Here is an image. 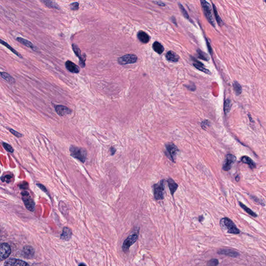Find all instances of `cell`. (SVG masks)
Instances as JSON below:
<instances>
[{
  "instance_id": "cell-40",
  "label": "cell",
  "mask_w": 266,
  "mask_h": 266,
  "mask_svg": "<svg viewBox=\"0 0 266 266\" xmlns=\"http://www.w3.org/2000/svg\"><path fill=\"white\" fill-rule=\"evenodd\" d=\"M37 185L38 186V187L40 188L43 191H44V192H47V190L45 188L44 186H43L42 185H40V184H38V185Z\"/></svg>"
},
{
  "instance_id": "cell-19",
  "label": "cell",
  "mask_w": 266,
  "mask_h": 266,
  "mask_svg": "<svg viewBox=\"0 0 266 266\" xmlns=\"http://www.w3.org/2000/svg\"><path fill=\"white\" fill-rule=\"evenodd\" d=\"M166 59L168 61L173 62H176L179 60V56L176 53L172 51H168L166 54Z\"/></svg>"
},
{
  "instance_id": "cell-18",
  "label": "cell",
  "mask_w": 266,
  "mask_h": 266,
  "mask_svg": "<svg viewBox=\"0 0 266 266\" xmlns=\"http://www.w3.org/2000/svg\"><path fill=\"white\" fill-rule=\"evenodd\" d=\"M194 66L196 67V68L198 69V70L202 71L203 72L207 74H209V75L211 74L210 71L205 67L204 65L202 62H199L198 60L195 59H194Z\"/></svg>"
},
{
  "instance_id": "cell-44",
  "label": "cell",
  "mask_w": 266,
  "mask_h": 266,
  "mask_svg": "<svg viewBox=\"0 0 266 266\" xmlns=\"http://www.w3.org/2000/svg\"><path fill=\"white\" fill-rule=\"evenodd\" d=\"M203 218H203V216H200V217H199V221H202Z\"/></svg>"
},
{
  "instance_id": "cell-7",
  "label": "cell",
  "mask_w": 266,
  "mask_h": 266,
  "mask_svg": "<svg viewBox=\"0 0 266 266\" xmlns=\"http://www.w3.org/2000/svg\"><path fill=\"white\" fill-rule=\"evenodd\" d=\"M22 199L26 208L29 211L33 212L35 209V204L30 194L28 192L24 191L22 192Z\"/></svg>"
},
{
  "instance_id": "cell-10",
  "label": "cell",
  "mask_w": 266,
  "mask_h": 266,
  "mask_svg": "<svg viewBox=\"0 0 266 266\" xmlns=\"http://www.w3.org/2000/svg\"><path fill=\"white\" fill-rule=\"evenodd\" d=\"M236 161V157L231 154H229L226 157V160L224 162L223 169L225 171H228L232 167V165L234 164Z\"/></svg>"
},
{
  "instance_id": "cell-36",
  "label": "cell",
  "mask_w": 266,
  "mask_h": 266,
  "mask_svg": "<svg viewBox=\"0 0 266 266\" xmlns=\"http://www.w3.org/2000/svg\"><path fill=\"white\" fill-rule=\"evenodd\" d=\"M79 7V3L77 2L73 3L70 5V7L71 9L73 10V11L78 9Z\"/></svg>"
},
{
  "instance_id": "cell-39",
  "label": "cell",
  "mask_w": 266,
  "mask_h": 266,
  "mask_svg": "<svg viewBox=\"0 0 266 266\" xmlns=\"http://www.w3.org/2000/svg\"><path fill=\"white\" fill-rule=\"evenodd\" d=\"M110 151L111 155L113 156L115 154V152H116V149L114 147H111L110 149Z\"/></svg>"
},
{
  "instance_id": "cell-43",
  "label": "cell",
  "mask_w": 266,
  "mask_h": 266,
  "mask_svg": "<svg viewBox=\"0 0 266 266\" xmlns=\"http://www.w3.org/2000/svg\"><path fill=\"white\" fill-rule=\"evenodd\" d=\"M172 20H173L172 21L173 22V23H174V24H175V25H176L177 26L176 21V19H175V18H174V17H172Z\"/></svg>"
},
{
  "instance_id": "cell-13",
  "label": "cell",
  "mask_w": 266,
  "mask_h": 266,
  "mask_svg": "<svg viewBox=\"0 0 266 266\" xmlns=\"http://www.w3.org/2000/svg\"><path fill=\"white\" fill-rule=\"evenodd\" d=\"M218 254L219 255H224L234 258L238 257L240 256V254L238 252L231 249H221L218 252Z\"/></svg>"
},
{
  "instance_id": "cell-2",
  "label": "cell",
  "mask_w": 266,
  "mask_h": 266,
  "mask_svg": "<svg viewBox=\"0 0 266 266\" xmlns=\"http://www.w3.org/2000/svg\"><path fill=\"white\" fill-rule=\"evenodd\" d=\"M69 150L71 157L77 159L83 163L85 162L87 158V151L86 149L75 146H71Z\"/></svg>"
},
{
  "instance_id": "cell-1",
  "label": "cell",
  "mask_w": 266,
  "mask_h": 266,
  "mask_svg": "<svg viewBox=\"0 0 266 266\" xmlns=\"http://www.w3.org/2000/svg\"><path fill=\"white\" fill-rule=\"evenodd\" d=\"M220 225L224 231L231 234H239L240 231L238 230L234 223L228 217H225L220 220Z\"/></svg>"
},
{
  "instance_id": "cell-21",
  "label": "cell",
  "mask_w": 266,
  "mask_h": 266,
  "mask_svg": "<svg viewBox=\"0 0 266 266\" xmlns=\"http://www.w3.org/2000/svg\"><path fill=\"white\" fill-rule=\"evenodd\" d=\"M241 161L243 163L247 164L249 165L250 168L251 169H254L256 167V164L255 162H254L252 159L247 157V156H243L241 159Z\"/></svg>"
},
{
  "instance_id": "cell-24",
  "label": "cell",
  "mask_w": 266,
  "mask_h": 266,
  "mask_svg": "<svg viewBox=\"0 0 266 266\" xmlns=\"http://www.w3.org/2000/svg\"><path fill=\"white\" fill-rule=\"evenodd\" d=\"M152 48H153V50L159 54H161L163 53V52L164 51L163 46L158 42H155L153 43Z\"/></svg>"
},
{
  "instance_id": "cell-11",
  "label": "cell",
  "mask_w": 266,
  "mask_h": 266,
  "mask_svg": "<svg viewBox=\"0 0 266 266\" xmlns=\"http://www.w3.org/2000/svg\"><path fill=\"white\" fill-rule=\"evenodd\" d=\"M72 49L73 51L75 52V54L76 55L77 57L79 58V60H80V66L84 68L85 66V60H86V56L85 55L82 56L81 55V51L79 49L78 45L73 44H72Z\"/></svg>"
},
{
  "instance_id": "cell-6",
  "label": "cell",
  "mask_w": 266,
  "mask_h": 266,
  "mask_svg": "<svg viewBox=\"0 0 266 266\" xmlns=\"http://www.w3.org/2000/svg\"><path fill=\"white\" fill-rule=\"evenodd\" d=\"M166 147V155L173 162L175 163L177 153L179 151L177 147L173 144H168L165 146Z\"/></svg>"
},
{
  "instance_id": "cell-34",
  "label": "cell",
  "mask_w": 266,
  "mask_h": 266,
  "mask_svg": "<svg viewBox=\"0 0 266 266\" xmlns=\"http://www.w3.org/2000/svg\"><path fill=\"white\" fill-rule=\"evenodd\" d=\"M3 147H4L5 149L7 151H8L9 152H11V153H12L14 152V149L10 145L7 144V143H3Z\"/></svg>"
},
{
  "instance_id": "cell-25",
  "label": "cell",
  "mask_w": 266,
  "mask_h": 266,
  "mask_svg": "<svg viewBox=\"0 0 266 266\" xmlns=\"http://www.w3.org/2000/svg\"><path fill=\"white\" fill-rule=\"evenodd\" d=\"M42 2L46 7L49 8L56 9H60L58 5L57 4L52 0H43Z\"/></svg>"
},
{
  "instance_id": "cell-5",
  "label": "cell",
  "mask_w": 266,
  "mask_h": 266,
  "mask_svg": "<svg viewBox=\"0 0 266 266\" xmlns=\"http://www.w3.org/2000/svg\"><path fill=\"white\" fill-rule=\"evenodd\" d=\"M154 197L156 200H161L164 199V180H161L158 183L153 186Z\"/></svg>"
},
{
  "instance_id": "cell-41",
  "label": "cell",
  "mask_w": 266,
  "mask_h": 266,
  "mask_svg": "<svg viewBox=\"0 0 266 266\" xmlns=\"http://www.w3.org/2000/svg\"><path fill=\"white\" fill-rule=\"evenodd\" d=\"M207 47L209 48V53L212 54V49H211V45L209 44V42L207 41Z\"/></svg>"
},
{
  "instance_id": "cell-15",
  "label": "cell",
  "mask_w": 266,
  "mask_h": 266,
  "mask_svg": "<svg viewBox=\"0 0 266 266\" xmlns=\"http://www.w3.org/2000/svg\"><path fill=\"white\" fill-rule=\"evenodd\" d=\"M65 66L66 69L71 73H79L80 70L79 67L77 66V65H75V63L71 62L70 60H68L66 62Z\"/></svg>"
},
{
  "instance_id": "cell-17",
  "label": "cell",
  "mask_w": 266,
  "mask_h": 266,
  "mask_svg": "<svg viewBox=\"0 0 266 266\" xmlns=\"http://www.w3.org/2000/svg\"><path fill=\"white\" fill-rule=\"evenodd\" d=\"M167 182L168 183V187L170 190V194H172V196H174V194L178 189V185L177 183H175V181L173 179L170 178L167 180Z\"/></svg>"
},
{
  "instance_id": "cell-8",
  "label": "cell",
  "mask_w": 266,
  "mask_h": 266,
  "mask_svg": "<svg viewBox=\"0 0 266 266\" xmlns=\"http://www.w3.org/2000/svg\"><path fill=\"white\" fill-rule=\"evenodd\" d=\"M137 57L133 54H128L118 58V62L122 65L134 64L137 62Z\"/></svg>"
},
{
  "instance_id": "cell-29",
  "label": "cell",
  "mask_w": 266,
  "mask_h": 266,
  "mask_svg": "<svg viewBox=\"0 0 266 266\" xmlns=\"http://www.w3.org/2000/svg\"><path fill=\"white\" fill-rule=\"evenodd\" d=\"M197 53H198V57L201 59L204 60L205 61H209V58L208 55L207 53H205V52L202 51L200 49L197 50Z\"/></svg>"
},
{
  "instance_id": "cell-35",
  "label": "cell",
  "mask_w": 266,
  "mask_h": 266,
  "mask_svg": "<svg viewBox=\"0 0 266 266\" xmlns=\"http://www.w3.org/2000/svg\"><path fill=\"white\" fill-rule=\"evenodd\" d=\"M219 264V262H218V260L217 259H212L210 260L209 262H208V263H207V265H209V266H217Z\"/></svg>"
},
{
  "instance_id": "cell-20",
  "label": "cell",
  "mask_w": 266,
  "mask_h": 266,
  "mask_svg": "<svg viewBox=\"0 0 266 266\" xmlns=\"http://www.w3.org/2000/svg\"><path fill=\"white\" fill-rule=\"evenodd\" d=\"M137 37L139 40L143 43H147L150 40V37L148 34L143 31H140L138 32Z\"/></svg>"
},
{
  "instance_id": "cell-22",
  "label": "cell",
  "mask_w": 266,
  "mask_h": 266,
  "mask_svg": "<svg viewBox=\"0 0 266 266\" xmlns=\"http://www.w3.org/2000/svg\"><path fill=\"white\" fill-rule=\"evenodd\" d=\"M22 255L25 257L29 258L32 257L34 255V251L32 247L30 246H26L24 247L23 251H22Z\"/></svg>"
},
{
  "instance_id": "cell-26",
  "label": "cell",
  "mask_w": 266,
  "mask_h": 266,
  "mask_svg": "<svg viewBox=\"0 0 266 266\" xmlns=\"http://www.w3.org/2000/svg\"><path fill=\"white\" fill-rule=\"evenodd\" d=\"M0 75L3 79H4L5 80H6L9 83L12 84L15 83V79L8 73L6 72H1L0 73Z\"/></svg>"
},
{
  "instance_id": "cell-32",
  "label": "cell",
  "mask_w": 266,
  "mask_h": 266,
  "mask_svg": "<svg viewBox=\"0 0 266 266\" xmlns=\"http://www.w3.org/2000/svg\"><path fill=\"white\" fill-rule=\"evenodd\" d=\"M234 91L236 92V95H240L242 93V87L241 85L237 82H235L233 84Z\"/></svg>"
},
{
  "instance_id": "cell-37",
  "label": "cell",
  "mask_w": 266,
  "mask_h": 266,
  "mask_svg": "<svg viewBox=\"0 0 266 266\" xmlns=\"http://www.w3.org/2000/svg\"><path fill=\"white\" fill-rule=\"evenodd\" d=\"M10 132L12 134H13L15 136L17 137H22L23 136L22 134H21L19 132L15 131V130H13V129H10Z\"/></svg>"
},
{
  "instance_id": "cell-3",
  "label": "cell",
  "mask_w": 266,
  "mask_h": 266,
  "mask_svg": "<svg viewBox=\"0 0 266 266\" xmlns=\"http://www.w3.org/2000/svg\"><path fill=\"white\" fill-rule=\"evenodd\" d=\"M139 231H140L139 228L135 229L132 232V233H130V236L124 241L122 245V249L124 252L125 253L127 252L129 250L130 247L136 242L138 238Z\"/></svg>"
},
{
  "instance_id": "cell-23",
  "label": "cell",
  "mask_w": 266,
  "mask_h": 266,
  "mask_svg": "<svg viewBox=\"0 0 266 266\" xmlns=\"http://www.w3.org/2000/svg\"><path fill=\"white\" fill-rule=\"evenodd\" d=\"M16 40H17V41H18L19 43H20L22 44H23V45L26 46L27 47L30 48V49H33V50L35 51V46L32 44V43L30 42L29 41L26 40V39H25L24 38H19H19H16Z\"/></svg>"
},
{
  "instance_id": "cell-12",
  "label": "cell",
  "mask_w": 266,
  "mask_h": 266,
  "mask_svg": "<svg viewBox=\"0 0 266 266\" xmlns=\"http://www.w3.org/2000/svg\"><path fill=\"white\" fill-rule=\"evenodd\" d=\"M55 110L58 115L61 117L69 115L72 112V111L71 110V109L67 107L62 105L56 106L55 107Z\"/></svg>"
},
{
  "instance_id": "cell-9",
  "label": "cell",
  "mask_w": 266,
  "mask_h": 266,
  "mask_svg": "<svg viewBox=\"0 0 266 266\" xmlns=\"http://www.w3.org/2000/svg\"><path fill=\"white\" fill-rule=\"evenodd\" d=\"M11 247L7 243L0 244V261L7 259L10 255Z\"/></svg>"
},
{
  "instance_id": "cell-27",
  "label": "cell",
  "mask_w": 266,
  "mask_h": 266,
  "mask_svg": "<svg viewBox=\"0 0 266 266\" xmlns=\"http://www.w3.org/2000/svg\"><path fill=\"white\" fill-rule=\"evenodd\" d=\"M0 44H2V45H4V46L7 47L8 49H9L11 51H12L13 53L15 54L16 55H17L18 57L21 58H22V56L21 55V54H19L18 51H16L14 49H13V47H11V46L9 45V44H7L6 42H5V41L2 40H1V39H0Z\"/></svg>"
},
{
  "instance_id": "cell-38",
  "label": "cell",
  "mask_w": 266,
  "mask_h": 266,
  "mask_svg": "<svg viewBox=\"0 0 266 266\" xmlns=\"http://www.w3.org/2000/svg\"><path fill=\"white\" fill-rule=\"evenodd\" d=\"M251 198L252 199L254 202H255L256 203H259V204L261 205H263L262 204H264V203H262V202H260L259 199H258L257 198H256L255 196H251Z\"/></svg>"
},
{
  "instance_id": "cell-14",
  "label": "cell",
  "mask_w": 266,
  "mask_h": 266,
  "mask_svg": "<svg viewBox=\"0 0 266 266\" xmlns=\"http://www.w3.org/2000/svg\"><path fill=\"white\" fill-rule=\"evenodd\" d=\"M5 266H27L28 264L21 260L9 259L4 263Z\"/></svg>"
},
{
  "instance_id": "cell-31",
  "label": "cell",
  "mask_w": 266,
  "mask_h": 266,
  "mask_svg": "<svg viewBox=\"0 0 266 266\" xmlns=\"http://www.w3.org/2000/svg\"><path fill=\"white\" fill-rule=\"evenodd\" d=\"M231 100L230 99H227L225 102L224 104V111L226 113V115L228 114L229 111H230V108H231Z\"/></svg>"
},
{
  "instance_id": "cell-28",
  "label": "cell",
  "mask_w": 266,
  "mask_h": 266,
  "mask_svg": "<svg viewBox=\"0 0 266 266\" xmlns=\"http://www.w3.org/2000/svg\"><path fill=\"white\" fill-rule=\"evenodd\" d=\"M239 205H240V206L241 207V208H242L244 211H246V212L248 213L249 215L254 217H256L257 216V215L255 213H254L253 211H252V210L249 209V208L248 207H246V205L243 204L242 203L239 202Z\"/></svg>"
},
{
  "instance_id": "cell-16",
  "label": "cell",
  "mask_w": 266,
  "mask_h": 266,
  "mask_svg": "<svg viewBox=\"0 0 266 266\" xmlns=\"http://www.w3.org/2000/svg\"><path fill=\"white\" fill-rule=\"evenodd\" d=\"M72 236V232L70 228L65 227H64L62 230V233L60 235V238L62 240L68 241L70 240Z\"/></svg>"
},
{
  "instance_id": "cell-33",
  "label": "cell",
  "mask_w": 266,
  "mask_h": 266,
  "mask_svg": "<svg viewBox=\"0 0 266 266\" xmlns=\"http://www.w3.org/2000/svg\"><path fill=\"white\" fill-rule=\"evenodd\" d=\"M178 6H179V8L180 9V11H181V12H182V14H183V16L185 17L186 19L191 20L190 19L189 16L188 15L187 12L186 11L185 9L184 8V7H183L180 3H179V4H178Z\"/></svg>"
},
{
  "instance_id": "cell-45",
  "label": "cell",
  "mask_w": 266,
  "mask_h": 266,
  "mask_svg": "<svg viewBox=\"0 0 266 266\" xmlns=\"http://www.w3.org/2000/svg\"><path fill=\"white\" fill-rule=\"evenodd\" d=\"M239 178H239V176H237L236 177V181H238V180H239Z\"/></svg>"
},
{
  "instance_id": "cell-42",
  "label": "cell",
  "mask_w": 266,
  "mask_h": 266,
  "mask_svg": "<svg viewBox=\"0 0 266 266\" xmlns=\"http://www.w3.org/2000/svg\"><path fill=\"white\" fill-rule=\"evenodd\" d=\"M156 3L158 5H159V6H161V7H164L165 5L164 4V3H163L162 2H156Z\"/></svg>"
},
{
  "instance_id": "cell-30",
  "label": "cell",
  "mask_w": 266,
  "mask_h": 266,
  "mask_svg": "<svg viewBox=\"0 0 266 266\" xmlns=\"http://www.w3.org/2000/svg\"><path fill=\"white\" fill-rule=\"evenodd\" d=\"M213 10H214V15H215V17H216L217 23L219 25V26H221L223 24H224L223 21H222L220 17H219V15H218V12H217V9H216V7H215V5L213 4Z\"/></svg>"
},
{
  "instance_id": "cell-46",
  "label": "cell",
  "mask_w": 266,
  "mask_h": 266,
  "mask_svg": "<svg viewBox=\"0 0 266 266\" xmlns=\"http://www.w3.org/2000/svg\"><path fill=\"white\" fill-rule=\"evenodd\" d=\"M85 265V264H79V265Z\"/></svg>"
},
{
  "instance_id": "cell-4",
  "label": "cell",
  "mask_w": 266,
  "mask_h": 266,
  "mask_svg": "<svg viewBox=\"0 0 266 266\" xmlns=\"http://www.w3.org/2000/svg\"><path fill=\"white\" fill-rule=\"evenodd\" d=\"M201 4L202 7L204 14L207 20L212 26L215 27V22L213 19L211 5L205 0H201Z\"/></svg>"
}]
</instances>
